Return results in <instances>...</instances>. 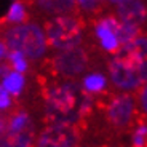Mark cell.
I'll list each match as a JSON object with an SVG mask.
<instances>
[{"label":"cell","instance_id":"cell-1","mask_svg":"<svg viewBox=\"0 0 147 147\" xmlns=\"http://www.w3.org/2000/svg\"><path fill=\"white\" fill-rule=\"evenodd\" d=\"M94 98L82 90L80 83L56 80L43 91V117L47 125H77L91 112Z\"/></svg>","mask_w":147,"mask_h":147},{"label":"cell","instance_id":"cell-2","mask_svg":"<svg viewBox=\"0 0 147 147\" xmlns=\"http://www.w3.org/2000/svg\"><path fill=\"white\" fill-rule=\"evenodd\" d=\"M107 77L118 93H134L147 83V34L109 56Z\"/></svg>","mask_w":147,"mask_h":147},{"label":"cell","instance_id":"cell-3","mask_svg":"<svg viewBox=\"0 0 147 147\" xmlns=\"http://www.w3.org/2000/svg\"><path fill=\"white\" fill-rule=\"evenodd\" d=\"M0 40L3 42L10 51H19L29 61H42L48 55V42L43 30V24L27 21L18 26H5L0 34Z\"/></svg>","mask_w":147,"mask_h":147},{"label":"cell","instance_id":"cell-4","mask_svg":"<svg viewBox=\"0 0 147 147\" xmlns=\"http://www.w3.org/2000/svg\"><path fill=\"white\" fill-rule=\"evenodd\" d=\"M43 30L50 50L55 53L82 47L85 38L83 22L75 15H64L45 19Z\"/></svg>","mask_w":147,"mask_h":147},{"label":"cell","instance_id":"cell-5","mask_svg":"<svg viewBox=\"0 0 147 147\" xmlns=\"http://www.w3.org/2000/svg\"><path fill=\"white\" fill-rule=\"evenodd\" d=\"M51 70L59 80H70L82 78L90 70V53L82 47L58 51L51 58Z\"/></svg>","mask_w":147,"mask_h":147},{"label":"cell","instance_id":"cell-6","mask_svg":"<svg viewBox=\"0 0 147 147\" xmlns=\"http://www.w3.org/2000/svg\"><path fill=\"white\" fill-rule=\"evenodd\" d=\"M138 110L136 96L133 93H117L104 106L107 123L115 129H128L134 121Z\"/></svg>","mask_w":147,"mask_h":147},{"label":"cell","instance_id":"cell-7","mask_svg":"<svg viewBox=\"0 0 147 147\" xmlns=\"http://www.w3.org/2000/svg\"><path fill=\"white\" fill-rule=\"evenodd\" d=\"M80 131L77 125H45L37 134L34 147H78Z\"/></svg>","mask_w":147,"mask_h":147},{"label":"cell","instance_id":"cell-8","mask_svg":"<svg viewBox=\"0 0 147 147\" xmlns=\"http://www.w3.org/2000/svg\"><path fill=\"white\" fill-rule=\"evenodd\" d=\"M93 35H94L101 50L110 56L115 55L121 48L120 22L117 21V18L112 13L96 18L94 24H93Z\"/></svg>","mask_w":147,"mask_h":147},{"label":"cell","instance_id":"cell-9","mask_svg":"<svg viewBox=\"0 0 147 147\" xmlns=\"http://www.w3.org/2000/svg\"><path fill=\"white\" fill-rule=\"evenodd\" d=\"M112 15L121 26L139 30L147 21V5L138 0H115L112 2Z\"/></svg>","mask_w":147,"mask_h":147},{"label":"cell","instance_id":"cell-10","mask_svg":"<svg viewBox=\"0 0 147 147\" xmlns=\"http://www.w3.org/2000/svg\"><path fill=\"white\" fill-rule=\"evenodd\" d=\"M35 10L45 18H56V16H64V15H75L77 11V2L74 0H38L34 3Z\"/></svg>","mask_w":147,"mask_h":147},{"label":"cell","instance_id":"cell-11","mask_svg":"<svg viewBox=\"0 0 147 147\" xmlns=\"http://www.w3.org/2000/svg\"><path fill=\"white\" fill-rule=\"evenodd\" d=\"M37 128H26V129H5L0 136V147H34L37 139Z\"/></svg>","mask_w":147,"mask_h":147},{"label":"cell","instance_id":"cell-12","mask_svg":"<svg viewBox=\"0 0 147 147\" xmlns=\"http://www.w3.org/2000/svg\"><path fill=\"white\" fill-rule=\"evenodd\" d=\"M109 83L110 82H109L107 74L102 72V70H99V69L88 70V72L80 78L82 90L90 96H96V94L104 93L107 90V86H109Z\"/></svg>","mask_w":147,"mask_h":147},{"label":"cell","instance_id":"cell-13","mask_svg":"<svg viewBox=\"0 0 147 147\" xmlns=\"http://www.w3.org/2000/svg\"><path fill=\"white\" fill-rule=\"evenodd\" d=\"M26 75H22V74H18L15 72V70H10V72L5 75L2 80H0V85L3 86V90L8 93V94L13 98H19V96L22 94V91H24V88H26Z\"/></svg>","mask_w":147,"mask_h":147},{"label":"cell","instance_id":"cell-14","mask_svg":"<svg viewBox=\"0 0 147 147\" xmlns=\"http://www.w3.org/2000/svg\"><path fill=\"white\" fill-rule=\"evenodd\" d=\"M5 24L7 26H18L29 21V8L22 2H13L5 15Z\"/></svg>","mask_w":147,"mask_h":147},{"label":"cell","instance_id":"cell-15","mask_svg":"<svg viewBox=\"0 0 147 147\" xmlns=\"http://www.w3.org/2000/svg\"><path fill=\"white\" fill-rule=\"evenodd\" d=\"M7 63H8L11 70H15L18 74H22V75H26V72L29 70V59L19 51H13L11 50L10 55H8Z\"/></svg>","mask_w":147,"mask_h":147},{"label":"cell","instance_id":"cell-16","mask_svg":"<svg viewBox=\"0 0 147 147\" xmlns=\"http://www.w3.org/2000/svg\"><path fill=\"white\" fill-rule=\"evenodd\" d=\"M102 2H96V0H78L77 2V11L83 13L88 18H99V13L104 10Z\"/></svg>","mask_w":147,"mask_h":147},{"label":"cell","instance_id":"cell-17","mask_svg":"<svg viewBox=\"0 0 147 147\" xmlns=\"http://www.w3.org/2000/svg\"><path fill=\"white\" fill-rule=\"evenodd\" d=\"M131 147H147V123H138L131 133Z\"/></svg>","mask_w":147,"mask_h":147},{"label":"cell","instance_id":"cell-18","mask_svg":"<svg viewBox=\"0 0 147 147\" xmlns=\"http://www.w3.org/2000/svg\"><path fill=\"white\" fill-rule=\"evenodd\" d=\"M136 102H138V109L141 110V114L147 117V83L141 90L136 91Z\"/></svg>","mask_w":147,"mask_h":147},{"label":"cell","instance_id":"cell-19","mask_svg":"<svg viewBox=\"0 0 147 147\" xmlns=\"http://www.w3.org/2000/svg\"><path fill=\"white\" fill-rule=\"evenodd\" d=\"M11 107H13V99H11V96L3 90V86L0 85V112H7Z\"/></svg>","mask_w":147,"mask_h":147},{"label":"cell","instance_id":"cell-20","mask_svg":"<svg viewBox=\"0 0 147 147\" xmlns=\"http://www.w3.org/2000/svg\"><path fill=\"white\" fill-rule=\"evenodd\" d=\"M8 55H10V48L0 40V63H5L8 59Z\"/></svg>","mask_w":147,"mask_h":147},{"label":"cell","instance_id":"cell-21","mask_svg":"<svg viewBox=\"0 0 147 147\" xmlns=\"http://www.w3.org/2000/svg\"><path fill=\"white\" fill-rule=\"evenodd\" d=\"M10 66H8V64H5V63H0V80H2V78L5 77V75H7L8 72H10Z\"/></svg>","mask_w":147,"mask_h":147},{"label":"cell","instance_id":"cell-22","mask_svg":"<svg viewBox=\"0 0 147 147\" xmlns=\"http://www.w3.org/2000/svg\"><path fill=\"white\" fill-rule=\"evenodd\" d=\"M5 126H7V117H3V115H0V136L3 134Z\"/></svg>","mask_w":147,"mask_h":147}]
</instances>
